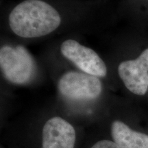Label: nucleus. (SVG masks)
<instances>
[{
  "mask_svg": "<svg viewBox=\"0 0 148 148\" xmlns=\"http://www.w3.org/2000/svg\"><path fill=\"white\" fill-rule=\"evenodd\" d=\"M111 135L119 148H148V135L132 130L121 121L112 123Z\"/></svg>",
  "mask_w": 148,
  "mask_h": 148,
  "instance_id": "7",
  "label": "nucleus"
},
{
  "mask_svg": "<svg viewBox=\"0 0 148 148\" xmlns=\"http://www.w3.org/2000/svg\"><path fill=\"white\" fill-rule=\"evenodd\" d=\"M58 89L61 95L69 100L87 101L99 97L103 85L99 77L82 71H69L59 78Z\"/></svg>",
  "mask_w": 148,
  "mask_h": 148,
  "instance_id": "3",
  "label": "nucleus"
},
{
  "mask_svg": "<svg viewBox=\"0 0 148 148\" xmlns=\"http://www.w3.org/2000/svg\"><path fill=\"white\" fill-rule=\"evenodd\" d=\"M0 67L4 78L14 84H25L36 72L34 59L21 45H4L0 49Z\"/></svg>",
  "mask_w": 148,
  "mask_h": 148,
  "instance_id": "2",
  "label": "nucleus"
},
{
  "mask_svg": "<svg viewBox=\"0 0 148 148\" xmlns=\"http://www.w3.org/2000/svg\"><path fill=\"white\" fill-rule=\"evenodd\" d=\"M91 148H119L114 142L108 140H102L98 141Z\"/></svg>",
  "mask_w": 148,
  "mask_h": 148,
  "instance_id": "8",
  "label": "nucleus"
},
{
  "mask_svg": "<svg viewBox=\"0 0 148 148\" xmlns=\"http://www.w3.org/2000/svg\"><path fill=\"white\" fill-rule=\"evenodd\" d=\"M71 0H21L9 10L8 25L14 35L25 39L41 38L62 23L61 10Z\"/></svg>",
  "mask_w": 148,
  "mask_h": 148,
  "instance_id": "1",
  "label": "nucleus"
},
{
  "mask_svg": "<svg viewBox=\"0 0 148 148\" xmlns=\"http://www.w3.org/2000/svg\"><path fill=\"white\" fill-rule=\"evenodd\" d=\"M60 51L62 56L76 66L79 71L99 78L107 75L108 68L106 63L91 48L74 39H66L61 43Z\"/></svg>",
  "mask_w": 148,
  "mask_h": 148,
  "instance_id": "4",
  "label": "nucleus"
},
{
  "mask_svg": "<svg viewBox=\"0 0 148 148\" xmlns=\"http://www.w3.org/2000/svg\"><path fill=\"white\" fill-rule=\"evenodd\" d=\"M117 71L127 90L135 95H145L148 89V48L134 60L121 62Z\"/></svg>",
  "mask_w": 148,
  "mask_h": 148,
  "instance_id": "5",
  "label": "nucleus"
},
{
  "mask_svg": "<svg viewBox=\"0 0 148 148\" xmlns=\"http://www.w3.org/2000/svg\"><path fill=\"white\" fill-rule=\"evenodd\" d=\"M75 132L69 122L54 116L42 128V148H74Z\"/></svg>",
  "mask_w": 148,
  "mask_h": 148,
  "instance_id": "6",
  "label": "nucleus"
}]
</instances>
